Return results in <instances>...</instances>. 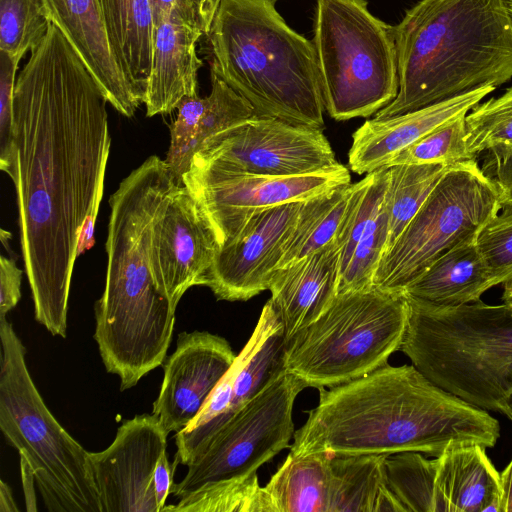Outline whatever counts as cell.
Segmentation results:
<instances>
[{
  "instance_id": "41",
  "label": "cell",
  "mask_w": 512,
  "mask_h": 512,
  "mask_svg": "<svg viewBox=\"0 0 512 512\" xmlns=\"http://www.w3.org/2000/svg\"><path fill=\"white\" fill-rule=\"evenodd\" d=\"M104 183L105 178L101 180L97 192L94 196L92 205L89 209V212L85 218L81 234L78 241L77 246V257L83 254L85 251L92 248L95 243L94 239V231H95V223L99 211V206L101 203V199L104 193Z\"/></svg>"
},
{
  "instance_id": "7",
  "label": "cell",
  "mask_w": 512,
  "mask_h": 512,
  "mask_svg": "<svg viewBox=\"0 0 512 512\" xmlns=\"http://www.w3.org/2000/svg\"><path fill=\"white\" fill-rule=\"evenodd\" d=\"M0 429L32 470L50 512H102L85 450L56 420L28 371L26 349L0 319Z\"/></svg>"
},
{
  "instance_id": "34",
  "label": "cell",
  "mask_w": 512,
  "mask_h": 512,
  "mask_svg": "<svg viewBox=\"0 0 512 512\" xmlns=\"http://www.w3.org/2000/svg\"><path fill=\"white\" fill-rule=\"evenodd\" d=\"M50 23L41 0H0V51L19 65L41 43Z\"/></svg>"
},
{
  "instance_id": "46",
  "label": "cell",
  "mask_w": 512,
  "mask_h": 512,
  "mask_svg": "<svg viewBox=\"0 0 512 512\" xmlns=\"http://www.w3.org/2000/svg\"><path fill=\"white\" fill-rule=\"evenodd\" d=\"M19 508L13 498L10 487L3 480L0 481V512H18Z\"/></svg>"
},
{
  "instance_id": "5",
  "label": "cell",
  "mask_w": 512,
  "mask_h": 512,
  "mask_svg": "<svg viewBox=\"0 0 512 512\" xmlns=\"http://www.w3.org/2000/svg\"><path fill=\"white\" fill-rule=\"evenodd\" d=\"M273 0H220L208 36L211 73L255 115L323 129L325 110L313 42L290 28Z\"/></svg>"
},
{
  "instance_id": "25",
  "label": "cell",
  "mask_w": 512,
  "mask_h": 512,
  "mask_svg": "<svg viewBox=\"0 0 512 512\" xmlns=\"http://www.w3.org/2000/svg\"><path fill=\"white\" fill-rule=\"evenodd\" d=\"M285 345L286 338L282 324L267 301L251 337L230 368L233 376L230 406L226 413L208 428L201 443L207 440L237 409L286 372Z\"/></svg>"
},
{
  "instance_id": "37",
  "label": "cell",
  "mask_w": 512,
  "mask_h": 512,
  "mask_svg": "<svg viewBox=\"0 0 512 512\" xmlns=\"http://www.w3.org/2000/svg\"><path fill=\"white\" fill-rule=\"evenodd\" d=\"M475 244L497 285L512 278V200L503 198L499 211L482 227Z\"/></svg>"
},
{
  "instance_id": "10",
  "label": "cell",
  "mask_w": 512,
  "mask_h": 512,
  "mask_svg": "<svg viewBox=\"0 0 512 512\" xmlns=\"http://www.w3.org/2000/svg\"><path fill=\"white\" fill-rule=\"evenodd\" d=\"M502 200L499 187L476 159L452 165L384 253L373 286L403 293L440 256L475 241Z\"/></svg>"
},
{
  "instance_id": "35",
  "label": "cell",
  "mask_w": 512,
  "mask_h": 512,
  "mask_svg": "<svg viewBox=\"0 0 512 512\" xmlns=\"http://www.w3.org/2000/svg\"><path fill=\"white\" fill-rule=\"evenodd\" d=\"M469 153L512 146V87L497 98L477 104L465 117Z\"/></svg>"
},
{
  "instance_id": "33",
  "label": "cell",
  "mask_w": 512,
  "mask_h": 512,
  "mask_svg": "<svg viewBox=\"0 0 512 512\" xmlns=\"http://www.w3.org/2000/svg\"><path fill=\"white\" fill-rule=\"evenodd\" d=\"M162 511L172 512H272L257 473L244 478L204 484L179 498L176 505Z\"/></svg>"
},
{
  "instance_id": "30",
  "label": "cell",
  "mask_w": 512,
  "mask_h": 512,
  "mask_svg": "<svg viewBox=\"0 0 512 512\" xmlns=\"http://www.w3.org/2000/svg\"><path fill=\"white\" fill-rule=\"evenodd\" d=\"M362 184L363 179L302 201L279 268L322 249L339 237Z\"/></svg>"
},
{
  "instance_id": "17",
  "label": "cell",
  "mask_w": 512,
  "mask_h": 512,
  "mask_svg": "<svg viewBox=\"0 0 512 512\" xmlns=\"http://www.w3.org/2000/svg\"><path fill=\"white\" fill-rule=\"evenodd\" d=\"M236 356L221 336L207 331L179 334L176 349L163 366L152 411L168 434L180 432L194 420Z\"/></svg>"
},
{
  "instance_id": "24",
  "label": "cell",
  "mask_w": 512,
  "mask_h": 512,
  "mask_svg": "<svg viewBox=\"0 0 512 512\" xmlns=\"http://www.w3.org/2000/svg\"><path fill=\"white\" fill-rule=\"evenodd\" d=\"M486 449L478 444L465 445L435 457L439 512H500L501 473Z\"/></svg>"
},
{
  "instance_id": "27",
  "label": "cell",
  "mask_w": 512,
  "mask_h": 512,
  "mask_svg": "<svg viewBox=\"0 0 512 512\" xmlns=\"http://www.w3.org/2000/svg\"><path fill=\"white\" fill-rule=\"evenodd\" d=\"M114 53L143 100L150 76L156 23L151 0H97Z\"/></svg>"
},
{
  "instance_id": "39",
  "label": "cell",
  "mask_w": 512,
  "mask_h": 512,
  "mask_svg": "<svg viewBox=\"0 0 512 512\" xmlns=\"http://www.w3.org/2000/svg\"><path fill=\"white\" fill-rule=\"evenodd\" d=\"M481 169L496 183L502 197L512 200V146L487 151Z\"/></svg>"
},
{
  "instance_id": "48",
  "label": "cell",
  "mask_w": 512,
  "mask_h": 512,
  "mask_svg": "<svg viewBox=\"0 0 512 512\" xmlns=\"http://www.w3.org/2000/svg\"><path fill=\"white\" fill-rule=\"evenodd\" d=\"M0 236H1V241H2L3 245L7 248L8 241L12 237L11 233L9 231H6L3 228H1Z\"/></svg>"
},
{
  "instance_id": "22",
  "label": "cell",
  "mask_w": 512,
  "mask_h": 512,
  "mask_svg": "<svg viewBox=\"0 0 512 512\" xmlns=\"http://www.w3.org/2000/svg\"><path fill=\"white\" fill-rule=\"evenodd\" d=\"M341 239L339 237L297 261L277 269L268 300L286 340L315 321L337 295Z\"/></svg>"
},
{
  "instance_id": "8",
  "label": "cell",
  "mask_w": 512,
  "mask_h": 512,
  "mask_svg": "<svg viewBox=\"0 0 512 512\" xmlns=\"http://www.w3.org/2000/svg\"><path fill=\"white\" fill-rule=\"evenodd\" d=\"M408 316L404 293L372 286L337 294L315 321L286 340V372L319 391L363 377L400 349Z\"/></svg>"
},
{
  "instance_id": "29",
  "label": "cell",
  "mask_w": 512,
  "mask_h": 512,
  "mask_svg": "<svg viewBox=\"0 0 512 512\" xmlns=\"http://www.w3.org/2000/svg\"><path fill=\"white\" fill-rule=\"evenodd\" d=\"M263 489L272 512H329V453H289Z\"/></svg>"
},
{
  "instance_id": "38",
  "label": "cell",
  "mask_w": 512,
  "mask_h": 512,
  "mask_svg": "<svg viewBox=\"0 0 512 512\" xmlns=\"http://www.w3.org/2000/svg\"><path fill=\"white\" fill-rule=\"evenodd\" d=\"M18 65L0 51V168L13 184L17 180V155L14 145V89Z\"/></svg>"
},
{
  "instance_id": "45",
  "label": "cell",
  "mask_w": 512,
  "mask_h": 512,
  "mask_svg": "<svg viewBox=\"0 0 512 512\" xmlns=\"http://www.w3.org/2000/svg\"><path fill=\"white\" fill-rule=\"evenodd\" d=\"M501 490L500 512H512V459L501 472Z\"/></svg>"
},
{
  "instance_id": "11",
  "label": "cell",
  "mask_w": 512,
  "mask_h": 512,
  "mask_svg": "<svg viewBox=\"0 0 512 512\" xmlns=\"http://www.w3.org/2000/svg\"><path fill=\"white\" fill-rule=\"evenodd\" d=\"M303 389L285 372L242 405L201 445L171 493L179 499L207 483L247 477L290 447L293 406Z\"/></svg>"
},
{
  "instance_id": "6",
  "label": "cell",
  "mask_w": 512,
  "mask_h": 512,
  "mask_svg": "<svg viewBox=\"0 0 512 512\" xmlns=\"http://www.w3.org/2000/svg\"><path fill=\"white\" fill-rule=\"evenodd\" d=\"M407 300L399 351L437 386L512 422V307Z\"/></svg>"
},
{
  "instance_id": "44",
  "label": "cell",
  "mask_w": 512,
  "mask_h": 512,
  "mask_svg": "<svg viewBox=\"0 0 512 512\" xmlns=\"http://www.w3.org/2000/svg\"><path fill=\"white\" fill-rule=\"evenodd\" d=\"M21 478L28 511H36V498L34 492L35 477L29 465L20 458Z\"/></svg>"
},
{
  "instance_id": "20",
  "label": "cell",
  "mask_w": 512,
  "mask_h": 512,
  "mask_svg": "<svg viewBox=\"0 0 512 512\" xmlns=\"http://www.w3.org/2000/svg\"><path fill=\"white\" fill-rule=\"evenodd\" d=\"M496 88L485 85L427 107L386 119L367 120L352 135L348 153L350 169L368 174L382 167L402 150L436 128L467 115Z\"/></svg>"
},
{
  "instance_id": "40",
  "label": "cell",
  "mask_w": 512,
  "mask_h": 512,
  "mask_svg": "<svg viewBox=\"0 0 512 512\" xmlns=\"http://www.w3.org/2000/svg\"><path fill=\"white\" fill-rule=\"evenodd\" d=\"M23 271L15 260L5 256L0 258V319L16 307L21 298V279Z\"/></svg>"
},
{
  "instance_id": "23",
  "label": "cell",
  "mask_w": 512,
  "mask_h": 512,
  "mask_svg": "<svg viewBox=\"0 0 512 512\" xmlns=\"http://www.w3.org/2000/svg\"><path fill=\"white\" fill-rule=\"evenodd\" d=\"M207 97H188L178 105L169 126L171 141L165 161L180 178L193 157L216 135L255 116L253 107L226 82L211 73Z\"/></svg>"
},
{
  "instance_id": "12",
  "label": "cell",
  "mask_w": 512,
  "mask_h": 512,
  "mask_svg": "<svg viewBox=\"0 0 512 512\" xmlns=\"http://www.w3.org/2000/svg\"><path fill=\"white\" fill-rule=\"evenodd\" d=\"M192 163L261 176L305 175L340 164L322 129L256 115L213 137Z\"/></svg>"
},
{
  "instance_id": "31",
  "label": "cell",
  "mask_w": 512,
  "mask_h": 512,
  "mask_svg": "<svg viewBox=\"0 0 512 512\" xmlns=\"http://www.w3.org/2000/svg\"><path fill=\"white\" fill-rule=\"evenodd\" d=\"M451 166L444 163L389 166V182L386 191L389 236L386 251L399 237Z\"/></svg>"
},
{
  "instance_id": "3",
  "label": "cell",
  "mask_w": 512,
  "mask_h": 512,
  "mask_svg": "<svg viewBox=\"0 0 512 512\" xmlns=\"http://www.w3.org/2000/svg\"><path fill=\"white\" fill-rule=\"evenodd\" d=\"M181 178L153 155L111 195L105 288L95 304V333L106 371L120 390L134 387L163 364L176 309L154 280L150 251L154 224Z\"/></svg>"
},
{
  "instance_id": "9",
  "label": "cell",
  "mask_w": 512,
  "mask_h": 512,
  "mask_svg": "<svg viewBox=\"0 0 512 512\" xmlns=\"http://www.w3.org/2000/svg\"><path fill=\"white\" fill-rule=\"evenodd\" d=\"M366 0H317L314 40L324 108L338 121L368 117L399 90L394 26Z\"/></svg>"
},
{
  "instance_id": "15",
  "label": "cell",
  "mask_w": 512,
  "mask_h": 512,
  "mask_svg": "<svg viewBox=\"0 0 512 512\" xmlns=\"http://www.w3.org/2000/svg\"><path fill=\"white\" fill-rule=\"evenodd\" d=\"M167 436L153 414L123 421L105 450L90 452L102 512H159L154 473Z\"/></svg>"
},
{
  "instance_id": "13",
  "label": "cell",
  "mask_w": 512,
  "mask_h": 512,
  "mask_svg": "<svg viewBox=\"0 0 512 512\" xmlns=\"http://www.w3.org/2000/svg\"><path fill=\"white\" fill-rule=\"evenodd\" d=\"M342 164L298 176L232 173L192 163L181 176L214 228L220 246L234 237L256 213L300 202L350 184Z\"/></svg>"
},
{
  "instance_id": "1",
  "label": "cell",
  "mask_w": 512,
  "mask_h": 512,
  "mask_svg": "<svg viewBox=\"0 0 512 512\" xmlns=\"http://www.w3.org/2000/svg\"><path fill=\"white\" fill-rule=\"evenodd\" d=\"M107 103L50 23L16 78L14 187L35 319L62 338L79 237L110 153Z\"/></svg>"
},
{
  "instance_id": "2",
  "label": "cell",
  "mask_w": 512,
  "mask_h": 512,
  "mask_svg": "<svg viewBox=\"0 0 512 512\" xmlns=\"http://www.w3.org/2000/svg\"><path fill=\"white\" fill-rule=\"evenodd\" d=\"M499 437V421L488 411L437 386L414 365L386 364L321 390L318 405L294 432L290 453L437 457L465 445L492 448Z\"/></svg>"
},
{
  "instance_id": "16",
  "label": "cell",
  "mask_w": 512,
  "mask_h": 512,
  "mask_svg": "<svg viewBox=\"0 0 512 512\" xmlns=\"http://www.w3.org/2000/svg\"><path fill=\"white\" fill-rule=\"evenodd\" d=\"M301 203L290 202L254 214L219 247L203 286L217 299L227 301H246L268 290Z\"/></svg>"
},
{
  "instance_id": "42",
  "label": "cell",
  "mask_w": 512,
  "mask_h": 512,
  "mask_svg": "<svg viewBox=\"0 0 512 512\" xmlns=\"http://www.w3.org/2000/svg\"><path fill=\"white\" fill-rule=\"evenodd\" d=\"M175 469L174 465L169 462L167 454L164 453L159 459L154 473V487L159 512L165 507L166 499L171 493Z\"/></svg>"
},
{
  "instance_id": "4",
  "label": "cell",
  "mask_w": 512,
  "mask_h": 512,
  "mask_svg": "<svg viewBox=\"0 0 512 512\" xmlns=\"http://www.w3.org/2000/svg\"><path fill=\"white\" fill-rule=\"evenodd\" d=\"M399 90L386 119L512 78L509 0H420L394 26Z\"/></svg>"
},
{
  "instance_id": "47",
  "label": "cell",
  "mask_w": 512,
  "mask_h": 512,
  "mask_svg": "<svg viewBox=\"0 0 512 512\" xmlns=\"http://www.w3.org/2000/svg\"><path fill=\"white\" fill-rule=\"evenodd\" d=\"M504 292L502 295L503 303L512 307V278L503 283Z\"/></svg>"
},
{
  "instance_id": "19",
  "label": "cell",
  "mask_w": 512,
  "mask_h": 512,
  "mask_svg": "<svg viewBox=\"0 0 512 512\" xmlns=\"http://www.w3.org/2000/svg\"><path fill=\"white\" fill-rule=\"evenodd\" d=\"M389 167L363 178L340 233L337 294L368 289L388 243L386 191Z\"/></svg>"
},
{
  "instance_id": "49",
  "label": "cell",
  "mask_w": 512,
  "mask_h": 512,
  "mask_svg": "<svg viewBox=\"0 0 512 512\" xmlns=\"http://www.w3.org/2000/svg\"><path fill=\"white\" fill-rule=\"evenodd\" d=\"M509 7H510V12L512 14V0H509Z\"/></svg>"
},
{
  "instance_id": "14",
  "label": "cell",
  "mask_w": 512,
  "mask_h": 512,
  "mask_svg": "<svg viewBox=\"0 0 512 512\" xmlns=\"http://www.w3.org/2000/svg\"><path fill=\"white\" fill-rule=\"evenodd\" d=\"M219 247L208 217L181 182L154 224L150 251L157 288L174 309L189 288L204 284Z\"/></svg>"
},
{
  "instance_id": "43",
  "label": "cell",
  "mask_w": 512,
  "mask_h": 512,
  "mask_svg": "<svg viewBox=\"0 0 512 512\" xmlns=\"http://www.w3.org/2000/svg\"><path fill=\"white\" fill-rule=\"evenodd\" d=\"M151 2L154 10L156 27L160 20L172 10H177L186 17L201 24L199 16V0H151Z\"/></svg>"
},
{
  "instance_id": "26",
  "label": "cell",
  "mask_w": 512,
  "mask_h": 512,
  "mask_svg": "<svg viewBox=\"0 0 512 512\" xmlns=\"http://www.w3.org/2000/svg\"><path fill=\"white\" fill-rule=\"evenodd\" d=\"M475 241L461 244L440 256L404 289V295L435 306L479 301L497 283Z\"/></svg>"
},
{
  "instance_id": "21",
  "label": "cell",
  "mask_w": 512,
  "mask_h": 512,
  "mask_svg": "<svg viewBox=\"0 0 512 512\" xmlns=\"http://www.w3.org/2000/svg\"><path fill=\"white\" fill-rule=\"evenodd\" d=\"M202 34L199 22L177 10L170 11L158 23L144 96L148 117L170 113L185 98L198 95L197 73L202 61L196 44Z\"/></svg>"
},
{
  "instance_id": "50",
  "label": "cell",
  "mask_w": 512,
  "mask_h": 512,
  "mask_svg": "<svg viewBox=\"0 0 512 512\" xmlns=\"http://www.w3.org/2000/svg\"><path fill=\"white\" fill-rule=\"evenodd\" d=\"M274 2L277 1V0H273Z\"/></svg>"
},
{
  "instance_id": "18",
  "label": "cell",
  "mask_w": 512,
  "mask_h": 512,
  "mask_svg": "<svg viewBox=\"0 0 512 512\" xmlns=\"http://www.w3.org/2000/svg\"><path fill=\"white\" fill-rule=\"evenodd\" d=\"M51 23L75 49L107 102L132 117L143 100L126 77L111 44L97 0H41Z\"/></svg>"
},
{
  "instance_id": "36",
  "label": "cell",
  "mask_w": 512,
  "mask_h": 512,
  "mask_svg": "<svg viewBox=\"0 0 512 512\" xmlns=\"http://www.w3.org/2000/svg\"><path fill=\"white\" fill-rule=\"evenodd\" d=\"M466 115L436 128L399 152L386 167L398 164H457L474 158L468 151Z\"/></svg>"
},
{
  "instance_id": "28",
  "label": "cell",
  "mask_w": 512,
  "mask_h": 512,
  "mask_svg": "<svg viewBox=\"0 0 512 512\" xmlns=\"http://www.w3.org/2000/svg\"><path fill=\"white\" fill-rule=\"evenodd\" d=\"M385 456L329 453V512H404L387 487Z\"/></svg>"
},
{
  "instance_id": "32",
  "label": "cell",
  "mask_w": 512,
  "mask_h": 512,
  "mask_svg": "<svg viewBox=\"0 0 512 512\" xmlns=\"http://www.w3.org/2000/svg\"><path fill=\"white\" fill-rule=\"evenodd\" d=\"M436 458L404 451L385 456L387 487L404 512H439L435 491Z\"/></svg>"
}]
</instances>
